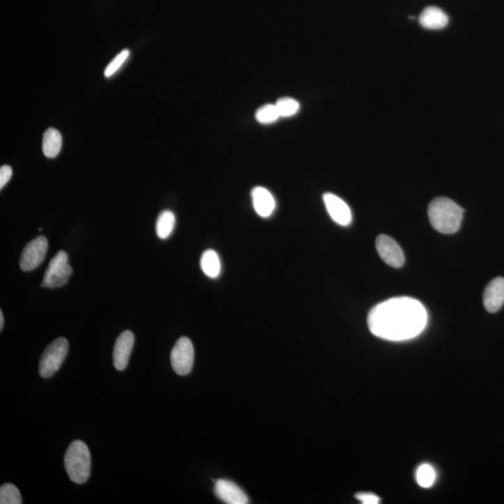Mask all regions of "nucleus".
Wrapping results in <instances>:
<instances>
[{
  "label": "nucleus",
  "mask_w": 504,
  "mask_h": 504,
  "mask_svg": "<svg viewBox=\"0 0 504 504\" xmlns=\"http://www.w3.org/2000/svg\"><path fill=\"white\" fill-rule=\"evenodd\" d=\"M367 321L369 330L376 337L398 342L420 335L425 329L428 314L418 300L396 297L372 308Z\"/></svg>",
  "instance_id": "nucleus-1"
},
{
  "label": "nucleus",
  "mask_w": 504,
  "mask_h": 504,
  "mask_svg": "<svg viewBox=\"0 0 504 504\" xmlns=\"http://www.w3.org/2000/svg\"><path fill=\"white\" fill-rule=\"evenodd\" d=\"M428 214L432 227L435 230L445 235H451L458 232L461 228L464 209L450 198L438 197L429 204Z\"/></svg>",
  "instance_id": "nucleus-2"
},
{
  "label": "nucleus",
  "mask_w": 504,
  "mask_h": 504,
  "mask_svg": "<svg viewBox=\"0 0 504 504\" xmlns=\"http://www.w3.org/2000/svg\"><path fill=\"white\" fill-rule=\"evenodd\" d=\"M65 467L74 483L84 484L90 478L91 454L82 441H74L68 446L65 455Z\"/></svg>",
  "instance_id": "nucleus-3"
},
{
  "label": "nucleus",
  "mask_w": 504,
  "mask_h": 504,
  "mask_svg": "<svg viewBox=\"0 0 504 504\" xmlns=\"http://www.w3.org/2000/svg\"><path fill=\"white\" fill-rule=\"evenodd\" d=\"M68 352V341L64 337L57 338L44 351L40 362V374L44 379L54 376L61 367Z\"/></svg>",
  "instance_id": "nucleus-4"
},
{
  "label": "nucleus",
  "mask_w": 504,
  "mask_h": 504,
  "mask_svg": "<svg viewBox=\"0 0 504 504\" xmlns=\"http://www.w3.org/2000/svg\"><path fill=\"white\" fill-rule=\"evenodd\" d=\"M72 274V268L68 264L67 252L60 250L49 261L44 275L43 287L54 289L67 284Z\"/></svg>",
  "instance_id": "nucleus-5"
},
{
  "label": "nucleus",
  "mask_w": 504,
  "mask_h": 504,
  "mask_svg": "<svg viewBox=\"0 0 504 504\" xmlns=\"http://www.w3.org/2000/svg\"><path fill=\"white\" fill-rule=\"evenodd\" d=\"M194 349L188 337H181L170 355L173 370L180 376H186L194 365Z\"/></svg>",
  "instance_id": "nucleus-6"
},
{
  "label": "nucleus",
  "mask_w": 504,
  "mask_h": 504,
  "mask_svg": "<svg viewBox=\"0 0 504 504\" xmlns=\"http://www.w3.org/2000/svg\"><path fill=\"white\" fill-rule=\"evenodd\" d=\"M49 243L45 236H38L33 239L22 252L20 267L23 271H31L37 268L47 254Z\"/></svg>",
  "instance_id": "nucleus-7"
},
{
  "label": "nucleus",
  "mask_w": 504,
  "mask_h": 504,
  "mask_svg": "<svg viewBox=\"0 0 504 504\" xmlns=\"http://www.w3.org/2000/svg\"><path fill=\"white\" fill-rule=\"evenodd\" d=\"M377 252L385 264L395 268H400L404 264V254L397 242L390 236L381 235L376 238Z\"/></svg>",
  "instance_id": "nucleus-8"
},
{
  "label": "nucleus",
  "mask_w": 504,
  "mask_h": 504,
  "mask_svg": "<svg viewBox=\"0 0 504 504\" xmlns=\"http://www.w3.org/2000/svg\"><path fill=\"white\" fill-rule=\"evenodd\" d=\"M323 202L328 213L333 222L341 227H349L352 222L351 208L345 201L341 199L337 195L327 192L323 195Z\"/></svg>",
  "instance_id": "nucleus-9"
},
{
  "label": "nucleus",
  "mask_w": 504,
  "mask_h": 504,
  "mask_svg": "<svg viewBox=\"0 0 504 504\" xmlns=\"http://www.w3.org/2000/svg\"><path fill=\"white\" fill-rule=\"evenodd\" d=\"M134 343L135 336L131 330H125L117 338L114 349V365L117 370H125L128 366Z\"/></svg>",
  "instance_id": "nucleus-10"
},
{
  "label": "nucleus",
  "mask_w": 504,
  "mask_h": 504,
  "mask_svg": "<svg viewBox=\"0 0 504 504\" xmlns=\"http://www.w3.org/2000/svg\"><path fill=\"white\" fill-rule=\"evenodd\" d=\"M215 494L222 500L223 503L228 504H247L249 503V498L235 483L225 479H220L215 484Z\"/></svg>",
  "instance_id": "nucleus-11"
},
{
  "label": "nucleus",
  "mask_w": 504,
  "mask_h": 504,
  "mask_svg": "<svg viewBox=\"0 0 504 504\" xmlns=\"http://www.w3.org/2000/svg\"><path fill=\"white\" fill-rule=\"evenodd\" d=\"M504 305V278L496 277L487 286L484 293V307L489 313H496Z\"/></svg>",
  "instance_id": "nucleus-12"
},
{
  "label": "nucleus",
  "mask_w": 504,
  "mask_h": 504,
  "mask_svg": "<svg viewBox=\"0 0 504 504\" xmlns=\"http://www.w3.org/2000/svg\"><path fill=\"white\" fill-rule=\"evenodd\" d=\"M252 203L256 213L261 217L271 216L275 208V201L271 192L264 187H255L252 192Z\"/></svg>",
  "instance_id": "nucleus-13"
},
{
  "label": "nucleus",
  "mask_w": 504,
  "mask_h": 504,
  "mask_svg": "<svg viewBox=\"0 0 504 504\" xmlns=\"http://www.w3.org/2000/svg\"><path fill=\"white\" fill-rule=\"evenodd\" d=\"M450 19L440 8L431 6L423 10L420 16V24L424 29L429 30H440L445 29Z\"/></svg>",
  "instance_id": "nucleus-14"
},
{
  "label": "nucleus",
  "mask_w": 504,
  "mask_h": 504,
  "mask_svg": "<svg viewBox=\"0 0 504 504\" xmlns=\"http://www.w3.org/2000/svg\"><path fill=\"white\" fill-rule=\"evenodd\" d=\"M62 148V136L54 128L47 129L43 135V150L44 155L54 158L59 155Z\"/></svg>",
  "instance_id": "nucleus-15"
},
{
  "label": "nucleus",
  "mask_w": 504,
  "mask_h": 504,
  "mask_svg": "<svg viewBox=\"0 0 504 504\" xmlns=\"http://www.w3.org/2000/svg\"><path fill=\"white\" fill-rule=\"evenodd\" d=\"M201 268L206 275L211 278H217L220 274L222 266L219 255L212 250H206L200 261Z\"/></svg>",
  "instance_id": "nucleus-16"
},
{
  "label": "nucleus",
  "mask_w": 504,
  "mask_h": 504,
  "mask_svg": "<svg viewBox=\"0 0 504 504\" xmlns=\"http://www.w3.org/2000/svg\"><path fill=\"white\" fill-rule=\"evenodd\" d=\"M176 224L174 213L170 211H162L156 222V234L161 239L169 238Z\"/></svg>",
  "instance_id": "nucleus-17"
},
{
  "label": "nucleus",
  "mask_w": 504,
  "mask_h": 504,
  "mask_svg": "<svg viewBox=\"0 0 504 504\" xmlns=\"http://www.w3.org/2000/svg\"><path fill=\"white\" fill-rule=\"evenodd\" d=\"M436 479V473L429 464H421L415 473V480L421 487H431Z\"/></svg>",
  "instance_id": "nucleus-18"
},
{
  "label": "nucleus",
  "mask_w": 504,
  "mask_h": 504,
  "mask_svg": "<svg viewBox=\"0 0 504 504\" xmlns=\"http://www.w3.org/2000/svg\"><path fill=\"white\" fill-rule=\"evenodd\" d=\"M21 493L17 487L13 484H4L0 487V503L21 504Z\"/></svg>",
  "instance_id": "nucleus-19"
},
{
  "label": "nucleus",
  "mask_w": 504,
  "mask_h": 504,
  "mask_svg": "<svg viewBox=\"0 0 504 504\" xmlns=\"http://www.w3.org/2000/svg\"><path fill=\"white\" fill-rule=\"evenodd\" d=\"M255 117L259 123L268 125V123H275V121L280 119V115L278 114L275 105L268 104L260 107L256 112Z\"/></svg>",
  "instance_id": "nucleus-20"
},
{
  "label": "nucleus",
  "mask_w": 504,
  "mask_h": 504,
  "mask_svg": "<svg viewBox=\"0 0 504 504\" xmlns=\"http://www.w3.org/2000/svg\"><path fill=\"white\" fill-rule=\"evenodd\" d=\"M280 117H291L299 112L300 105L296 99L285 98L275 104Z\"/></svg>",
  "instance_id": "nucleus-21"
},
{
  "label": "nucleus",
  "mask_w": 504,
  "mask_h": 504,
  "mask_svg": "<svg viewBox=\"0 0 504 504\" xmlns=\"http://www.w3.org/2000/svg\"><path fill=\"white\" fill-rule=\"evenodd\" d=\"M129 54H130V52L128 49H123L119 54H117L115 59L107 65L106 70H105V76L109 78V77H112L114 73H116V71L122 67L123 63L128 59Z\"/></svg>",
  "instance_id": "nucleus-22"
},
{
  "label": "nucleus",
  "mask_w": 504,
  "mask_h": 504,
  "mask_svg": "<svg viewBox=\"0 0 504 504\" xmlns=\"http://www.w3.org/2000/svg\"><path fill=\"white\" fill-rule=\"evenodd\" d=\"M355 498L363 504H379L381 503L379 496L370 492L358 493V494L355 495Z\"/></svg>",
  "instance_id": "nucleus-23"
},
{
  "label": "nucleus",
  "mask_w": 504,
  "mask_h": 504,
  "mask_svg": "<svg viewBox=\"0 0 504 504\" xmlns=\"http://www.w3.org/2000/svg\"><path fill=\"white\" fill-rule=\"evenodd\" d=\"M13 176V169L10 165H2L0 168V189H3Z\"/></svg>",
  "instance_id": "nucleus-24"
},
{
  "label": "nucleus",
  "mask_w": 504,
  "mask_h": 504,
  "mask_svg": "<svg viewBox=\"0 0 504 504\" xmlns=\"http://www.w3.org/2000/svg\"><path fill=\"white\" fill-rule=\"evenodd\" d=\"M4 327V316L2 310H0V330H3Z\"/></svg>",
  "instance_id": "nucleus-25"
}]
</instances>
